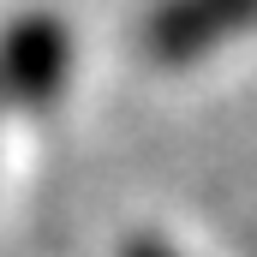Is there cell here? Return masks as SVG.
<instances>
[{
  "mask_svg": "<svg viewBox=\"0 0 257 257\" xmlns=\"http://www.w3.org/2000/svg\"><path fill=\"white\" fill-rule=\"evenodd\" d=\"M156 257H168V251H156Z\"/></svg>",
  "mask_w": 257,
  "mask_h": 257,
  "instance_id": "1",
  "label": "cell"
}]
</instances>
